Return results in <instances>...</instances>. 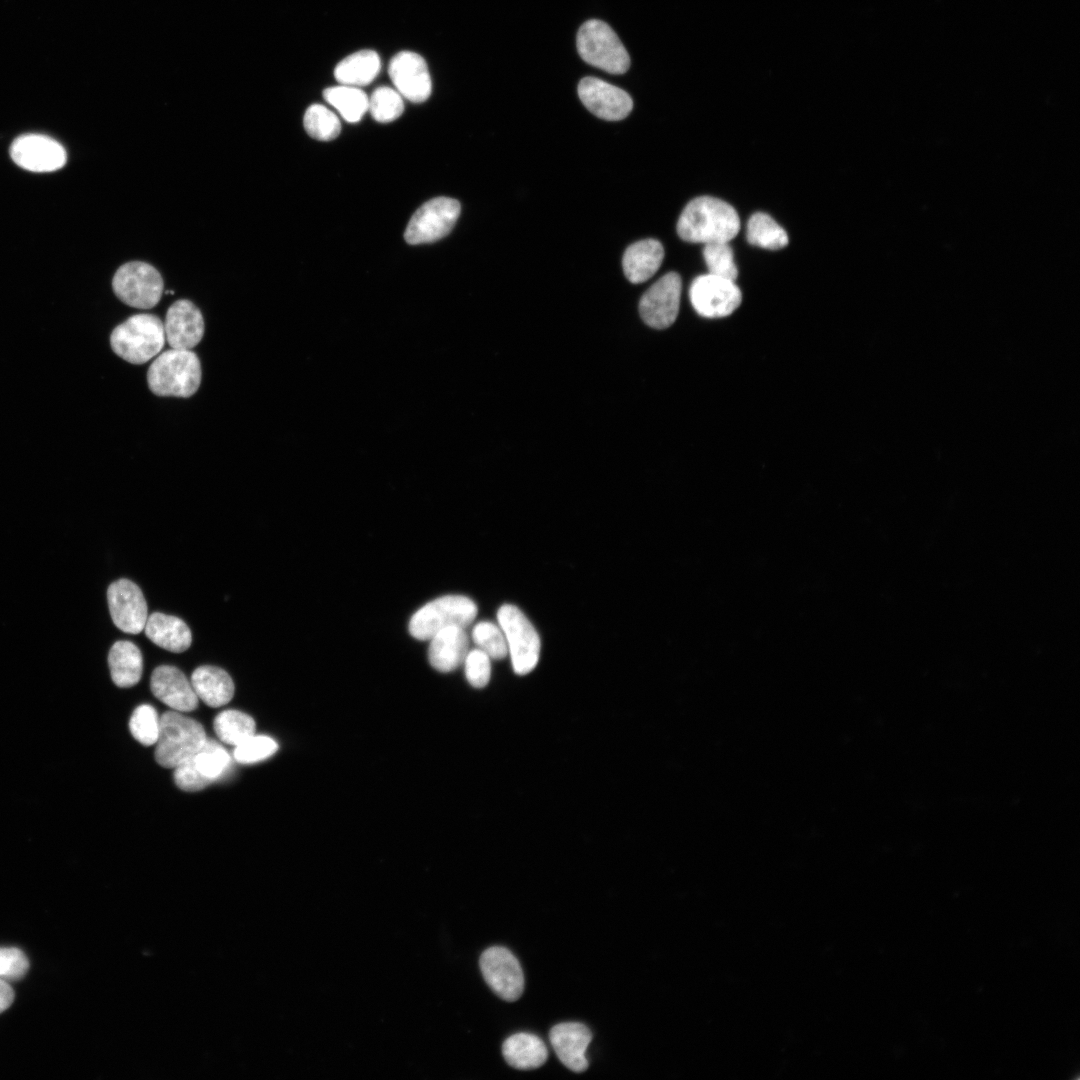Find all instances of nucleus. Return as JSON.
Segmentation results:
<instances>
[{
	"instance_id": "4c0bfd02",
	"label": "nucleus",
	"mask_w": 1080,
	"mask_h": 1080,
	"mask_svg": "<svg viewBox=\"0 0 1080 1080\" xmlns=\"http://www.w3.org/2000/svg\"><path fill=\"white\" fill-rule=\"evenodd\" d=\"M28 968V959L20 949L0 948V977L17 980L26 974Z\"/></svg>"
},
{
	"instance_id": "e433bc0d",
	"label": "nucleus",
	"mask_w": 1080,
	"mask_h": 1080,
	"mask_svg": "<svg viewBox=\"0 0 1080 1080\" xmlns=\"http://www.w3.org/2000/svg\"><path fill=\"white\" fill-rule=\"evenodd\" d=\"M465 676L475 688L485 687L491 676V658L481 649L469 650L465 659Z\"/></svg>"
},
{
	"instance_id": "dca6fc26",
	"label": "nucleus",
	"mask_w": 1080,
	"mask_h": 1080,
	"mask_svg": "<svg viewBox=\"0 0 1080 1080\" xmlns=\"http://www.w3.org/2000/svg\"><path fill=\"white\" fill-rule=\"evenodd\" d=\"M578 95L592 114L604 120H622L633 108V101L626 91L595 77L580 80Z\"/></svg>"
},
{
	"instance_id": "f8f14e48",
	"label": "nucleus",
	"mask_w": 1080,
	"mask_h": 1080,
	"mask_svg": "<svg viewBox=\"0 0 1080 1080\" xmlns=\"http://www.w3.org/2000/svg\"><path fill=\"white\" fill-rule=\"evenodd\" d=\"M484 980L501 999L515 1001L523 993L524 975L517 958L505 947L493 946L480 956Z\"/></svg>"
},
{
	"instance_id": "f704fd0d",
	"label": "nucleus",
	"mask_w": 1080,
	"mask_h": 1080,
	"mask_svg": "<svg viewBox=\"0 0 1080 1080\" xmlns=\"http://www.w3.org/2000/svg\"><path fill=\"white\" fill-rule=\"evenodd\" d=\"M703 257L710 274L735 281L738 270L732 248L728 242L705 244Z\"/></svg>"
},
{
	"instance_id": "393cba45",
	"label": "nucleus",
	"mask_w": 1080,
	"mask_h": 1080,
	"mask_svg": "<svg viewBox=\"0 0 1080 1080\" xmlns=\"http://www.w3.org/2000/svg\"><path fill=\"white\" fill-rule=\"evenodd\" d=\"M108 666L115 685L121 688L132 687L142 676V653L131 641H116L108 654Z\"/></svg>"
},
{
	"instance_id": "f3484780",
	"label": "nucleus",
	"mask_w": 1080,
	"mask_h": 1080,
	"mask_svg": "<svg viewBox=\"0 0 1080 1080\" xmlns=\"http://www.w3.org/2000/svg\"><path fill=\"white\" fill-rule=\"evenodd\" d=\"M388 73L402 97L413 103H422L429 98L431 76L421 55L412 51L397 53L389 63Z\"/></svg>"
},
{
	"instance_id": "2eb2a0df",
	"label": "nucleus",
	"mask_w": 1080,
	"mask_h": 1080,
	"mask_svg": "<svg viewBox=\"0 0 1080 1080\" xmlns=\"http://www.w3.org/2000/svg\"><path fill=\"white\" fill-rule=\"evenodd\" d=\"M12 160L32 172H52L62 168L67 160L64 147L53 138L41 134H24L10 146Z\"/></svg>"
},
{
	"instance_id": "c85d7f7f",
	"label": "nucleus",
	"mask_w": 1080,
	"mask_h": 1080,
	"mask_svg": "<svg viewBox=\"0 0 1080 1080\" xmlns=\"http://www.w3.org/2000/svg\"><path fill=\"white\" fill-rule=\"evenodd\" d=\"M214 731L221 742L237 746L255 734L254 719L238 710H225L214 719Z\"/></svg>"
},
{
	"instance_id": "412c9836",
	"label": "nucleus",
	"mask_w": 1080,
	"mask_h": 1080,
	"mask_svg": "<svg viewBox=\"0 0 1080 1080\" xmlns=\"http://www.w3.org/2000/svg\"><path fill=\"white\" fill-rule=\"evenodd\" d=\"M464 628L450 626L430 638L428 660L437 671L447 673L458 668L469 651Z\"/></svg>"
},
{
	"instance_id": "aec40b11",
	"label": "nucleus",
	"mask_w": 1080,
	"mask_h": 1080,
	"mask_svg": "<svg viewBox=\"0 0 1080 1080\" xmlns=\"http://www.w3.org/2000/svg\"><path fill=\"white\" fill-rule=\"evenodd\" d=\"M551 1045L559 1060L573 1072L588 1068L586 1050L592 1034L587 1026L578 1022H565L552 1027L549 1032Z\"/></svg>"
},
{
	"instance_id": "7ed1b4c3",
	"label": "nucleus",
	"mask_w": 1080,
	"mask_h": 1080,
	"mask_svg": "<svg viewBox=\"0 0 1080 1080\" xmlns=\"http://www.w3.org/2000/svg\"><path fill=\"white\" fill-rule=\"evenodd\" d=\"M206 739L201 723L178 711H166L160 717L155 760L164 768H175L194 755Z\"/></svg>"
},
{
	"instance_id": "20e7f679",
	"label": "nucleus",
	"mask_w": 1080,
	"mask_h": 1080,
	"mask_svg": "<svg viewBox=\"0 0 1080 1080\" xmlns=\"http://www.w3.org/2000/svg\"><path fill=\"white\" fill-rule=\"evenodd\" d=\"M163 322L153 314H136L116 326L110 336L112 350L123 360L143 364L164 346Z\"/></svg>"
},
{
	"instance_id": "58836bf2",
	"label": "nucleus",
	"mask_w": 1080,
	"mask_h": 1080,
	"mask_svg": "<svg viewBox=\"0 0 1080 1080\" xmlns=\"http://www.w3.org/2000/svg\"><path fill=\"white\" fill-rule=\"evenodd\" d=\"M13 1000V989L5 980L0 977V1013L9 1008Z\"/></svg>"
},
{
	"instance_id": "6e6552de",
	"label": "nucleus",
	"mask_w": 1080,
	"mask_h": 1080,
	"mask_svg": "<svg viewBox=\"0 0 1080 1080\" xmlns=\"http://www.w3.org/2000/svg\"><path fill=\"white\" fill-rule=\"evenodd\" d=\"M113 291L126 305L151 309L161 299L164 282L152 265L133 261L120 266L112 280Z\"/></svg>"
},
{
	"instance_id": "ddd939ff",
	"label": "nucleus",
	"mask_w": 1080,
	"mask_h": 1080,
	"mask_svg": "<svg viewBox=\"0 0 1080 1080\" xmlns=\"http://www.w3.org/2000/svg\"><path fill=\"white\" fill-rule=\"evenodd\" d=\"M681 289V277L676 272H669L659 278L639 302L642 320L656 329L671 326L679 312Z\"/></svg>"
},
{
	"instance_id": "473e14b6",
	"label": "nucleus",
	"mask_w": 1080,
	"mask_h": 1080,
	"mask_svg": "<svg viewBox=\"0 0 1080 1080\" xmlns=\"http://www.w3.org/2000/svg\"><path fill=\"white\" fill-rule=\"evenodd\" d=\"M472 639L477 648L491 659L500 660L508 655L506 639L498 624L489 621L477 623L472 630Z\"/></svg>"
},
{
	"instance_id": "1a4fd4ad",
	"label": "nucleus",
	"mask_w": 1080,
	"mask_h": 1080,
	"mask_svg": "<svg viewBox=\"0 0 1080 1080\" xmlns=\"http://www.w3.org/2000/svg\"><path fill=\"white\" fill-rule=\"evenodd\" d=\"M231 765V757L217 741L207 738L190 758L174 768V781L184 791L194 792L223 777Z\"/></svg>"
},
{
	"instance_id": "a878e982",
	"label": "nucleus",
	"mask_w": 1080,
	"mask_h": 1080,
	"mask_svg": "<svg viewBox=\"0 0 1080 1080\" xmlns=\"http://www.w3.org/2000/svg\"><path fill=\"white\" fill-rule=\"evenodd\" d=\"M502 1054L513 1068L529 1070L538 1068L546 1062L548 1050L538 1036L520 1032L511 1035L503 1042Z\"/></svg>"
},
{
	"instance_id": "9d476101",
	"label": "nucleus",
	"mask_w": 1080,
	"mask_h": 1080,
	"mask_svg": "<svg viewBox=\"0 0 1080 1080\" xmlns=\"http://www.w3.org/2000/svg\"><path fill=\"white\" fill-rule=\"evenodd\" d=\"M460 211V203L452 198L437 197L425 202L408 222L405 241L418 245L445 237L453 229Z\"/></svg>"
},
{
	"instance_id": "2f4dec72",
	"label": "nucleus",
	"mask_w": 1080,
	"mask_h": 1080,
	"mask_svg": "<svg viewBox=\"0 0 1080 1080\" xmlns=\"http://www.w3.org/2000/svg\"><path fill=\"white\" fill-rule=\"evenodd\" d=\"M368 110L378 122L394 121L404 110L402 96L396 89L386 86L378 87L369 98Z\"/></svg>"
},
{
	"instance_id": "cd10ccee",
	"label": "nucleus",
	"mask_w": 1080,
	"mask_h": 1080,
	"mask_svg": "<svg viewBox=\"0 0 1080 1080\" xmlns=\"http://www.w3.org/2000/svg\"><path fill=\"white\" fill-rule=\"evenodd\" d=\"M323 97L350 123L360 121L369 106L366 93L358 87L348 85L340 84L326 88L323 91Z\"/></svg>"
},
{
	"instance_id": "f03ea898",
	"label": "nucleus",
	"mask_w": 1080,
	"mask_h": 1080,
	"mask_svg": "<svg viewBox=\"0 0 1080 1080\" xmlns=\"http://www.w3.org/2000/svg\"><path fill=\"white\" fill-rule=\"evenodd\" d=\"M149 389L157 396L188 398L201 383V364L191 350L173 349L161 353L147 372Z\"/></svg>"
},
{
	"instance_id": "6ab92c4d",
	"label": "nucleus",
	"mask_w": 1080,
	"mask_h": 1080,
	"mask_svg": "<svg viewBox=\"0 0 1080 1080\" xmlns=\"http://www.w3.org/2000/svg\"><path fill=\"white\" fill-rule=\"evenodd\" d=\"M150 688L154 696L178 712L193 711L198 697L184 673L175 666L161 665L152 672Z\"/></svg>"
},
{
	"instance_id": "4be33fe9",
	"label": "nucleus",
	"mask_w": 1080,
	"mask_h": 1080,
	"mask_svg": "<svg viewBox=\"0 0 1080 1080\" xmlns=\"http://www.w3.org/2000/svg\"><path fill=\"white\" fill-rule=\"evenodd\" d=\"M144 632L154 644L174 653L186 651L192 642L190 628L182 619L160 612L148 616Z\"/></svg>"
},
{
	"instance_id": "b1692460",
	"label": "nucleus",
	"mask_w": 1080,
	"mask_h": 1080,
	"mask_svg": "<svg viewBox=\"0 0 1080 1080\" xmlns=\"http://www.w3.org/2000/svg\"><path fill=\"white\" fill-rule=\"evenodd\" d=\"M190 682L198 699L210 707H221L233 698L234 683L229 674L219 667L203 665L196 668Z\"/></svg>"
},
{
	"instance_id": "0eeeda50",
	"label": "nucleus",
	"mask_w": 1080,
	"mask_h": 1080,
	"mask_svg": "<svg viewBox=\"0 0 1080 1080\" xmlns=\"http://www.w3.org/2000/svg\"><path fill=\"white\" fill-rule=\"evenodd\" d=\"M510 655L513 670L518 675L530 673L540 657V637L525 614L511 604L502 605L497 612Z\"/></svg>"
},
{
	"instance_id": "f257e3e1",
	"label": "nucleus",
	"mask_w": 1080,
	"mask_h": 1080,
	"mask_svg": "<svg viewBox=\"0 0 1080 1080\" xmlns=\"http://www.w3.org/2000/svg\"><path fill=\"white\" fill-rule=\"evenodd\" d=\"M739 230L740 219L736 210L727 202L711 196L691 200L677 222L678 235L692 243L729 242Z\"/></svg>"
},
{
	"instance_id": "423d86ee",
	"label": "nucleus",
	"mask_w": 1080,
	"mask_h": 1080,
	"mask_svg": "<svg viewBox=\"0 0 1080 1080\" xmlns=\"http://www.w3.org/2000/svg\"><path fill=\"white\" fill-rule=\"evenodd\" d=\"M475 602L463 595H445L417 610L409 621V633L418 640H430L440 630L466 628L477 616Z\"/></svg>"
},
{
	"instance_id": "c9c22d12",
	"label": "nucleus",
	"mask_w": 1080,
	"mask_h": 1080,
	"mask_svg": "<svg viewBox=\"0 0 1080 1080\" xmlns=\"http://www.w3.org/2000/svg\"><path fill=\"white\" fill-rule=\"evenodd\" d=\"M278 750L277 742L266 735H252L235 746L234 759L241 764H252L267 759Z\"/></svg>"
},
{
	"instance_id": "39448f33",
	"label": "nucleus",
	"mask_w": 1080,
	"mask_h": 1080,
	"mask_svg": "<svg viewBox=\"0 0 1080 1080\" xmlns=\"http://www.w3.org/2000/svg\"><path fill=\"white\" fill-rule=\"evenodd\" d=\"M577 50L588 64L611 74H623L630 57L614 30L598 19L586 21L577 33Z\"/></svg>"
},
{
	"instance_id": "c756f323",
	"label": "nucleus",
	"mask_w": 1080,
	"mask_h": 1080,
	"mask_svg": "<svg viewBox=\"0 0 1080 1080\" xmlns=\"http://www.w3.org/2000/svg\"><path fill=\"white\" fill-rule=\"evenodd\" d=\"M747 240L765 249L777 250L788 244L786 231L768 214H753L747 223Z\"/></svg>"
},
{
	"instance_id": "a211bd4d",
	"label": "nucleus",
	"mask_w": 1080,
	"mask_h": 1080,
	"mask_svg": "<svg viewBox=\"0 0 1080 1080\" xmlns=\"http://www.w3.org/2000/svg\"><path fill=\"white\" fill-rule=\"evenodd\" d=\"M165 338L173 349L191 350L204 335V319L191 301L180 299L167 310L163 323Z\"/></svg>"
},
{
	"instance_id": "72a5a7b5",
	"label": "nucleus",
	"mask_w": 1080,
	"mask_h": 1080,
	"mask_svg": "<svg viewBox=\"0 0 1080 1080\" xmlns=\"http://www.w3.org/2000/svg\"><path fill=\"white\" fill-rule=\"evenodd\" d=\"M160 718L154 707L148 704L138 706L129 720L132 736L142 745L156 744L159 735Z\"/></svg>"
},
{
	"instance_id": "9b49d317",
	"label": "nucleus",
	"mask_w": 1080,
	"mask_h": 1080,
	"mask_svg": "<svg viewBox=\"0 0 1080 1080\" xmlns=\"http://www.w3.org/2000/svg\"><path fill=\"white\" fill-rule=\"evenodd\" d=\"M689 296L696 312L705 318L726 317L742 300L741 291L733 280L710 273L693 280Z\"/></svg>"
},
{
	"instance_id": "4468645a",
	"label": "nucleus",
	"mask_w": 1080,
	"mask_h": 1080,
	"mask_svg": "<svg viewBox=\"0 0 1080 1080\" xmlns=\"http://www.w3.org/2000/svg\"><path fill=\"white\" fill-rule=\"evenodd\" d=\"M107 601L113 623L121 631L139 634L144 630L148 610L141 589L129 579H119L108 587Z\"/></svg>"
},
{
	"instance_id": "bb28decb",
	"label": "nucleus",
	"mask_w": 1080,
	"mask_h": 1080,
	"mask_svg": "<svg viewBox=\"0 0 1080 1080\" xmlns=\"http://www.w3.org/2000/svg\"><path fill=\"white\" fill-rule=\"evenodd\" d=\"M380 68L379 55L373 50L365 49L341 60L334 70V76L342 85L359 88L371 83L378 75Z\"/></svg>"
},
{
	"instance_id": "5701e85b",
	"label": "nucleus",
	"mask_w": 1080,
	"mask_h": 1080,
	"mask_svg": "<svg viewBox=\"0 0 1080 1080\" xmlns=\"http://www.w3.org/2000/svg\"><path fill=\"white\" fill-rule=\"evenodd\" d=\"M664 258V248L655 239H644L631 244L622 259L624 274L634 284L650 279L659 269Z\"/></svg>"
},
{
	"instance_id": "7c9ffc66",
	"label": "nucleus",
	"mask_w": 1080,
	"mask_h": 1080,
	"mask_svg": "<svg viewBox=\"0 0 1080 1080\" xmlns=\"http://www.w3.org/2000/svg\"><path fill=\"white\" fill-rule=\"evenodd\" d=\"M303 124L308 135L320 141L333 140L341 131L336 114L321 104H313L307 108Z\"/></svg>"
}]
</instances>
